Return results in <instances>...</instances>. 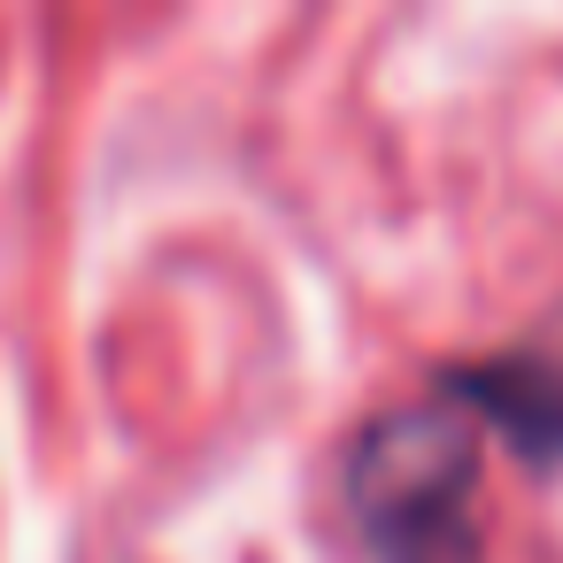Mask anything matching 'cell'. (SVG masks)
<instances>
[{"label":"cell","mask_w":563,"mask_h":563,"mask_svg":"<svg viewBox=\"0 0 563 563\" xmlns=\"http://www.w3.org/2000/svg\"><path fill=\"white\" fill-rule=\"evenodd\" d=\"M478 417L463 401L378 409L347 440V509L378 563H478Z\"/></svg>","instance_id":"cell-1"},{"label":"cell","mask_w":563,"mask_h":563,"mask_svg":"<svg viewBox=\"0 0 563 563\" xmlns=\"http://www.w3.org/2000/svg\"><path fill=\"white\" fill-rule=\"evenodd\" d=\"M440 394L463 401L478 424H494L525 463H563V355L509 347L486 363H448Z\"/></svg>","instance_id":"cell-2"}]
</instances>
